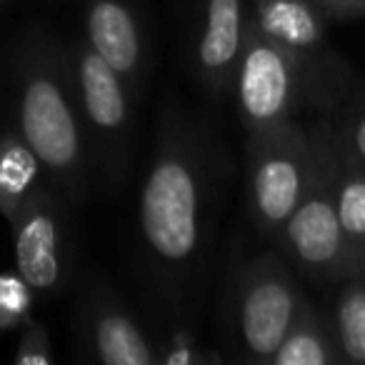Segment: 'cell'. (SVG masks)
Wrapping results in <instances>:
<instances>
[{
    "instance_id": "3",
    "label": "cell",
    "mask_w": 365,
    "mask_h": 365,
    "mask_svg": "<svg viewBox=\"0 0 365 365\" xmlns=\"http://www.w3.org/2000/svg\"><path fill=\"white\" fill-rule=\"evenodd\" d=\"M233 93L248 138L293 120L308 103H328L333 98L303 63L263 36L253 21L245 28Z\"/></svg>"
},
{
    "instance_id": "11",
    "label": "cell",
    "mask_w": 365,
    "mask_h": 365,
    "mask_svg": "<svg viewBox=\"0 0 365 365\" xmlns=\"http://www.w3.org/2000/svg\"><path fill=\"white\" fill-rule=\"evenodd\" d=\"M248 21L250 6H245V0H200L193 68L200 86L213 96L233 91Z\"/></svg>"
},
{
    "instance_id": "13",
    "label": "cell",
    "mask_w": 365,
    "mask_h": 365,
    "mask_svg": "<svg viewBox=\"0 0 365 365\" xmlns=\"http://www.w3.org/2000/svg\"><path fill=\"white\" fill-rule=\"evenodd\" d=\"M343 363L333 325L308 298H300L288 333L275 348L270 365H335Z\"/></svg>"
},
{
    "instance_id": "4",
    "label": "cell",
    "mask_w": 365,
    "mask_h": 365,
    "mask_svg": "<svg viewBox=\"0 0 365 365\" xmlns=\"http://www.w3.org/2000/svg\"><path fill=\"white\" fill-rule=\"evenodd\" d=\"M288 260L310 280L340 283L358 273L335 208V140L330 123H320L315 168L298 208L278 235Z\"/></svg>"
},
{
    "instance_id": "15",
    "label": "cell",
    "mask_w": 365,
    "mask_h": 365,
    "mask_svg": "<svg viewBox=\"0 0 365 365\" xmlns=\"http://www.w3.org/2000/svg\"><path fill=\"white\" fill-rule=\"evenodd\" d=\"M330 325L340 360L365 365V270L340 280Z\"/></svg>"
},
{
    "instance_id": "5",
    "label": "cell",
    "mask_w": 365,
    "mask_h": 365,
    "mask_svg": "<svg viewBox=\"0 0 365 365\" xmlns=\"http://www.w3.org/2000/svg\"><path fill=\"white\" fill-rule=\"evenodd\" d=\"M318 140L320 125L305 128L295 118L248 138L245 195L260 233L278 238L298 208L313 175Z\"/></svg>"
},
{
    "instance_id": "7",
    "label": "cell",
    "mask_w": 365,
    "mask_h": 365,
    "mask_svg": "<svg viewBox=\"0 0 365 365\" xmlns=\"http://www.w3.org/2000/svg\"><path fill=\"white\" fill-rule=\"evenodd\" d=\"M68 56V53H66ZM73 88L86 130L101 155L103 170L118 178L130 158L133 96L115 71L86 43H76L68 56Z\"/></svg>"
},
{
    "instance_id": "17",
    "label": "cell",
    "mask_w": 365,
    "mask_h": 365,
    "mask_svg": "<svg viewBox=\"0 0 365 365\" xmlns=\"http://www.w3.org/2000/svg\"><path fill=\"white\" fill-rule=\"evenodd\" d=\"M340 155L365 170V93L343 108L338 120L330 123Z\"/></svg>"
},
{
    "instance_id": "8",
    "label": "cell",
    "mask_w": 365,
    "mask_h": 365,
    "mask_svg": "<svg viewBox=\"0 0 365 365\" xmlns=\"http://www.w3.org/2000/svg\"><path fill=\"white\" fill-rule=\"evenodd\" d=\"M21 278L38 293H53L66 280V220L53 190L41 188L8 220Z\"/></svg>"
},
{
    "instance_id": "16",
    "label": "cell",
    "mask_w": 365,
    "mask_h": 365,
    "mask_svg": "<svg viewBox=\"0 0 365 365\" xmlns=\"http://www.w3.org/2000/svg\"><path fill=\"white\" fill-rule=\"evenodd\" d=\"M335 208L355 263L360 270H365V170L345 160L338 145H335Z\"/></svg>"
},
{
    "instance_id": "20",
    "label": "cell",
    "mask_w": 365,
    "mask_h": 365,
    "mask_svg": "<svg viewBox=\"0 0 365 365\" xmlns=\"http://www.w3.org/2000/svg\"><path fill=\"white\" fill-rule=\"evenodd\" d=\"M325 21L365 16V0H308Z\"/></svg>"
},
{
    "instance_id": "2",
    "label": "cell",
    "mask_w": 365,
    "mask_h": 365,
    "mask_svg": "<svg viewBox=\"0 0 365 365\" xmlns=\"http://www.w3.org/2000/svg\"><path fill=\"white\" fill-rule=\"evenodd\" d=\"M18 135L71 198H83L88 143L68 56L51 46L28 53L18 93Z\"/></svg>"
},
{
    "instance_id": "18",
    "label": "cell",
    "mask_w": 365,
    "mask_h": 365,
    "mask_svg": "<svg viewBox=\"0 0 365 365\" xmlns=\"http://www.w3.org/2000/svg\"><path fill=\"white\" fill-rule=\"evenodd\" d=\"M33 288L18 275L0 273V333L23 325L31 315Z\"/></svg>"
},
{
    "instance_id": "10",
    "label": "cell",
    "mask_w": 365,
    "mask_h": 365,
    "mask_svg": "<svg viewBox=\"0 0 365 365\" xmlns=\"http://www.w3.org/2000/svg\"><path fill=\"white\" fill-rule=\"evenodd\" d=\"M86 41L138 96L148 71V33L138 0H86Z\"/></svg>"
},
{
    "instance_id": "19",
    "label": "cell",
    "mask_w": 365,
    "mask_h": 365,
    "mask_svg": "<svg viewBox=\"0 0 365 365\" xmlns=\"http://www.w3.org/2000/svg\"><path fill=\"white\" fill-rule=\"evenodd\" d=\"M18 365H51L53 363V348L48 330L43 328V323L36 320H26L23 323V335L21 345L16 353Z\"/></svg>"
},
{
    "instance_id": "9",
    "label": "cell",
    "mask_w": 365,
    "mask_h": 365,
    "mask_svg": "<svg viewBox=\"0 0 365 365\" xmlns=\"http://www.w3.org/2000/svg\"><path fill=\"white\" fill-rule=\"evenodd\" d=\"M250 21L263 36L303 63L330 93H335L343 68L325 46V18L308 0H253Z\"/></svg>"
},
{
    "instance_id": "6",
    "label": "cell",
    "mask_w": 365,
    "mask_h": 365,
    "mask_svg": "<svg viewBox=\"0 0 365 365\" xmlns=\"http://www.w3.org/2000/svg\"><path fill=\"white\" fill-rule=\"evenodd\" d=\"M283 253H265L250 260L233 280L230 333L238 355L250 363H270L275 348L288 333L300 303Z\"/></svg>"
},
{
    "instance_id": "12",
    "label": "cell",
    "mask_w": 365,
    "mask_h": 365,
    "mask_svg": "<svg viewBox=\"0 0 365 365\" xmlns=\"http://www.w3.org/2000/svg\"><path fill=\"white\" fill-rule=\"evenodd\" d=\"M86 345L91 358L103 365H153L160 363L155 345L140 330L138 320L108 290H98L86 303Z\"/></svg>"
},
{
    "instance_id": "14",
    "label": "cell",
    "mask_w": 365,
    "mask_h": 365,
    "mask_svg": "<svg viewBox=\"0 0 365 365\" xmlns=\"http://www.w3.org/2000/svg\"><path fill=\"white\" fill-rule=\"evenodd\" d=\"M43 185V165L18 133L0 135V215L16 218Z\"/></svg>"
},
{
    "instance_id": "1",
    "label": "cell",
    "mask_w": 365,
    "mask_h": 365,
    "mask_svg": "<svg viewBox=\"0 0 365 365\" xmlns=\"http://www.w3.org/2000/svg\"><path fill=\"white\" fill-rule=\"evenodd\" d=\"M210 215L208 150L182 120H163L153 165L143 180L138 233L148 268L178 298L203 260Z\"/></svg>"
}]
</instances>
